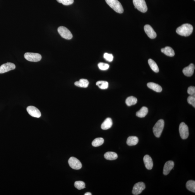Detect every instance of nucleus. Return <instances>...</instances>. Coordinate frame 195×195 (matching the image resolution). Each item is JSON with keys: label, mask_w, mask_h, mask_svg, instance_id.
Listing matches in <instances>:
<instances>
[{"label": "nucleus", "mask_w": 195, "mask_h": 195, "mask_svg": "<svg viewBox=\"0 0 195 195\" xmlns=\"http://www.w3.org/2000/svg\"><path fill=\"white\" fill-rule=\"evenodd\" d=\"M193 26L189 24H185L178 27L176 32L180 35L187 37L192 34L193 31Z\"/></svg>", "instance_id": "f257e3e1"}, {"label": "nucleus", "mask_w": 195, "mask_h": 195, "mask_svg": "<svg viewBox=\"0 0 195 195\" xmlns=\"http://www.w3.org/2000/svg\"><path fill=\"white\" fill-rule=\"evenodd\" d=\"M106 2L111 8L117 13H123L124 9L122 4L118 0H105Z\"/></svg>", "instance_id": "f03ea898"}, {"label": "nucleus", "mask_w": 195, "mask_h": 195, "mask_svg": "<svg viewBox=\"0 0 195 195\" xmlns=\"http://www.w3.org/2000/svg\"><path fill=\"white\" fill-rule=\"evenodd\" d=\"M165 126V122L160 119L156 123L153 127V132L156 137L159 138L161 136Z\"/></svg>", "instance_id": "7ed1b4c3"}, {"label": "nucleus", "mask_w": 195, "mask_h": 195, "mask_svg": "<svg viewBox=\"0 0 195 195\" xmlns=\"http://www.w3.org/2000/svg\"><path fill=\"white\" fill-rule=\"evenodd\" d=\"M135 8L142 13H145L148 10V7L145 0H133Z\"/></svg>", "instance_id": "20e7f679"}, {"label": "nucleus", "mask_w": 195, "mask_h": 195, "mask_svg": "<svg viewBox=\"0 0 195 195\" xmlns=\"http://www.w3.org/2000/svg\"><path fill=\"white\" fill-rule=\"evenodd\" d=\"M57 31L61 37L65 39L69 40L73 37V35L70 31L64 26H60L58 28Z\"/></svg>", "instance_id": "39448f33"}, {"label": "nucleus", "mask_w": 195, "mask_h": 195, "mask_svg": "<svg viewBox=\"0 0 195 195\" xmlns=\"http://www.w3.org/2000/svg\"><path fill=\"white\" fill-rule=\"evenodd\" d=\"M26 60L32 62H38L41 61L42 56L40 54L35 53L26 52L24 55Z\"/></svg>", "instance_id": "423d86ee"}, {"label": "nucleus", "mask_w": 195, "mask_h": 195, "mask_svg": "<svg viewBox=\"0 0 195 195\" xmlns=\"http://www.w3.org/2000/svg\"><path fill=\"white\" fill-rule=\"evenodd\" d=\"M179 131L181 137L182 139H186L189 135V128L187 125L184 122L180 125Z\"/></svg>", "instance_id": "0eeeda50"}, {"label": "nucleus", "mask_w": 195, "mask_h": 195, "mask_svg": "<svg viewBox=\"0 0 195 195\" xmlns=\"http://www.w3.org/2000/svg\"><path fill=\"white\" fill-rule=\"evenodd\" d=\"M68 164L70 167L74 170H79L82 167L80 161L78 159L74 157H71L69 159Z\"/></svg>", "instance_id": "6e6552de"}, {"label": "nucleus", "mask_w": 195, "mask_h": 195, "mask_svg": "<svg viewBox=\"0 0 195 195\" xmlns=\"http://www.w3.org/2000/svg\"><path fill=\"white\" fill-rule=\"evenodd\" d=\"M145 185L143 182L137 183L134 185L132 190V193L134 195L140 194L145 189Z\"/></svg>", "instance_id": "1a4fd4ad"}, {"label": "nucleus", "mask_w": 195, "mask_h": 195, "mask_svg": "<svg viewBox=\"0 0 195 195\" xmlns=\"http://www.w3.org/2000/svg\"><path fill=\"white\" fill-rule=\"evenodd\" d=\"M15 65L11 62H7L0 66V73H3L15 69Z\"/></svg>", "instance_id": "9d476101"}, {"label": "nucleus", "mask_w": 195, "mask_h": 195, "mask_svg": "<svg viewBox=\"0 0 195 195\" xmlns=\"http://www.w3.org/2000/svg\"><path fill=\"white\" fill-rule=\"evenodd\" d=\"M26 110L28 114L33 117L39 118L41 115L40 111L33 106H29L26 108Z\"/></svg>", "instance_id": "9b49d317"}, {"label": "nucleus", "mask_w": 195, "mask_h": 195, "mask_svg": "<svg viewBox=\"0 0 195 195\" xmlns=\"http://www.w3.org/2000/svg\"><path fill=\"white\" fill-rule=\"evenodd\" d=\"M144 29L147 35L151 39H154L156 37V33L150 25H146L144 26Z\"/></svg>", "instance_id": "f8f14e48"}, {"label": "nucleus", "mask_w": 195, "mask_h": 195, "mask_svg": "<svg viewBox=\"0 0 195 195\" xmlns=\"http://www.w3.org/2000/svg\"><path fill=\"white\" fill-rule=\"evenodd\" d=\"M174 166V162L172 161H168L166 162L164 166L163 173L165 175H167L171 171Z\"/></svg>", "instance_id": "ddd939ff"}, {"label": "nucleus", "mask_w": 195, "mask_h": 195, "mask_svg": "<svg viewBox=\"0 0 195 195\" xmlns=\"http://www.w3.org/2000/svg\"><path fill=\"white\" fill-rule=\"evenodd\" d=\"M194 69V65L192 63L190 64L189 66L185 67L183 69L182 72L185 76L187 77H191L193 74Z\"/></svg>", "instance_id": "4468645a"}, {"label": "nucleus", "mask_w": 195, "mask_h": 195, "mask_svg": "<svg viewBox=\"0 0 195 195\" xmlns=\"http://www.w3.org/2000/svg\"><path fill=\"white\" fill-rule=\"evenodd\" d=\"M144 162L147 169L148 170L152 169L153 166V161L150 156L148 155L144 156Z\"/></svg>", "instance_id": "2eb2a0df"}, {"label": "nucleus", "mask_w": 195, "mask_h": 195, "mask_svg": "<svg viewBox=\"0 0 195 195\" xmlns=\"http://www.w3.org/2000/svg\"><path fill=\"white\" fill-rule=\"evenodd\" d=\"M112 120L110 118H107L101 125V128L103 130H107L111 127L112 126Z\"/></svg>", "instance_id": "dca6fc26"}, {"label": "nucleus", "mask_w": 195, "mask_h": 195, "mask_svg": "<svg viewBox=\"0 0 195 195\" xmlns=\"http://www.w3.org/2000/svg\"><path fill=\"white\" fill-rule=\"evenodd\" d=\"M148 87L156 92H161L162 91V88L158 84L154 83H149L147 84Z\"/></svg>", "instance_id": "f3484780"}, {"label": "nucleus", "mask_w": 195, "mask_h": 195, "mask_svg": "<svg viewBox=\"0 0 195 195\" xmlns=\"http://www.w3.org/2000/svg\"><path fill=\"white\" fill-rule=\"evenodd\" d=\"M161 51L168 56L172 57L175 55L174 50L169 46L166 47L161 49Z\"/></svg>", "instance_id": "a211bd4d"}, {"label": "nucleus", "mask_w": 195, "mask_h": 195, "mask_svg": "<svg viewBox=\"0 0 195 195\" xmlns=\"http://www.w3.org/2000/svg\"><path fill=\"white\" fill-rule=\"evenodd\" d=\"M138 138L136 136H130L127 138V144L129 146H132L136 145L138 143Z\"/></svg>", "instance_id": "6ab92c4d"}, {"label": "nucleus", "mask_w": 195, "mask_h": 195, "mask_svg": "<svg viewBox=\"0 0 195 195\" xmlns=\"http://www.w3.org/2000/svg\"><path fill=\"white\" fill-rule=\"evenodd\" d=\"M74 85L79 87L86 88L88 87L89 85V82L87 79H81L79 81L76 82Z\"/></svg>", "instance_id": "aec40b11"}, {"label": "nucleus", "mask_w": 195, "mask_h": 195, "mask_svg": "<svg viewBox=\"0 0 195 195\" xmlns=\"http://www.w3.org/2000/svg\"><path fill=\"white\" fill-rule=\"evenodd\" d=\"M104 157L107 160H114L117 159L118 155L116 153L114 152H108L105 154Z\"/></svg>", "instance_id": "412c9836"}, {"label": "nucleus", "mask_w": 195, "mask_h": 195, "mask_svg": "<svg viewBox=\"0 0 195 195\" xmlns=\"http://www.w3.org/2000/svg\"><path fill=\"white\" fill-rule=\"evenodd\" d=\"M148 112V109L147 107H143L141 109L137 112L136 115L137 117L140 118H143L146 116L147 115Z\"/></svg>", "instance_id": "4be33fe9"}, {"label": "nucleus", "mask_w": 195, "mask_h": 195, "mask_svg": "<svg viewBox=\"0 0 195 195\" xmlns=\"http://www.w3.org/2000/svg\"><path fill=\"white\" fill-rule=\"evenodd\" d=\"M148 63L152 70L156 73H158L159 72V68L156 62L152 59H149L148 60Z\"/></svg>", "instance_id": "5701e85b"}, {"label": "nucleus", "mask_w": 195, "mask_h": 195, "mask_svg": "<svg viewBox=\"0 0 195 195\" xmlns=\"http://www.w3.org/2000/svg\"><path fill=\"white\" fill-rule=\"evenodd\" d=\"M137 102V98L133 97V96H131L127 98L126 101V104L128 106H131L132 105H136Z\"/></svg>", "instance_id": "b1692460"}, {"label": "nucleus", "mask_w": 195, "mask_h": 195, "mask_svg": "<svg viewBox=\"0 0 195 195\" xmlns=\"http://www.w3.org/2000/svg\"><path fill=\"white\" fill-rule=\"evenodd\" d=\"M187 189L190 191L195 192V181L194 180H189L186 183Z\"/></svg>", "instance_id": "393cba45"}, {"label": "nucleus", "mask_w": 195, "mask_h": 195, "mask_svg": "<svg viewBox=\"0 0 195 195\" xmlns=\"http://www.w3.org/2000/svg\"><path fill=\"white\" fill-rule=\"evenodd\" d=\"M104 140L102 138H98L94 139L92 143V145L95 147L102 145L104 143Z\"/></svg>", "instance_id": "a878e982"}, {"label": "nucleus", "mask_w": 195, "mask_h": 195, "mask_svg": "<svg viewBox=\"0 0 195 195\" xmlns=\"http://www.w3.org/2000/svg\"><path fill=\"white\" fill-rule=\"evenodd\" d=\"M96 85L102 89H107L108 87V83L106 81H98L96 83Z\"/></svg>", "instance_id": "bb28decb"}, {"label": "nucleus", "mask_w": 195, "mask_h": 195, "mask_svg": "<svg viewBox=\"0 0 195 195\" xmlns=\"http://www.w3.org/2000/svg\"><path fill=\"white\" fill-rule=\"evenodd\" d=\"M74 186L77 189L81 190L85 188V184L82 181H76L74 183Z\"/></svg>", "instance_id": "cd10ccee"}, {"label": "nucleus", "mask_w": 195, "mask_h": 195, "mask_svg": "<svg viewBox=\"0 0 195 195\" xmlns=\"http://www.w3.org/2000/svg\"><path fill=\"white\" fill-rule=\"evenodd\" d=\"M59 3L65 6H68L73 3L74 0H57Z\"/></svg>", "instance_id": "c85d7f7f"}, {"label": "nucleus", "mask_w": 195, "mask_h": 195, "mask_svg": "<svg viewBox=\"0 0 195 195\" xmlns=\"http://www.w3.org/2000/svg\"><path fill=\"white\" fill-rule=\"evenodd\" d=\"M99 68L101 70H106L109 68V65L106 63H103V62H100L98 64Z\"/></svg>", "instance_id": "c756f323"}, {"label": "nucleus", "mask_w": 195, "mask_h": 195, "mask_svg": "<svg viewBox=\"0 0 195 195\" xmlns=\"http://www.w3.org/2000/svg\"><path fill=\"white\" fill-rule=\"evenodd\" d=\"M188 103L191 105L194 108L195 107V97L194 95H190L187 99Z\"/></svg>", "instance_id": "7c9ffc66"}, {"label": "nucleus", "mask_w": 195, "mask_h": 195, "mask_svg": "<svg viewBox=\"0 0 195 195\" xmlns=\"http://www.w3.org/2000/svg\"><path fill=\"white\" fill-rule=\"evenodd\" d=\"M103 57L106 61L109 62H112L114 59V57L112 54H108L107 53H105Z\"/></svg>", "instance_id": "2f4dec72"}, {"label": "nucleus", "mask_w": 195, "mask_h": 195, "mask_svg": "<svg viewBox=\"0 0 195 195\" xmlns=\"http://www.w3.org/2000/svg\"><path fill=\"white\" fill-rule=\"evenodd\" d=\"M188 94L191 95L195 96V87L194 86H191L187 89Z\"/></svg>", "instance_id": "473e14b6"}, {"label": "nucleus", "mask_w": 195, "mask_h": 195, "mask_svg": "<svg viewBox=\"0 0 195 195\" xmlns=\"http://www.w3.org/2000/svg\"><path fill=\"white\" fill-rule=\"evenodd\" d=\"M84 195H92V194H91V193H90V192H86V193L84 194Z\"/></svg>", "instance_id": "72a5a7b5"}, {"label": "nucleus", "mask_w": 195, "mask_h": 195, "mask_svg": "<svg viewBox=\"0 0 195 195\" xmlns=\"http://www.w3.org/2000/svg\"><path fill=\"white\" fill-rule=\"evenodd\" d=\"M194 1H195V0H194Z\"/></svg>", "instance_id": "f704fd0d"}]
</instances>
